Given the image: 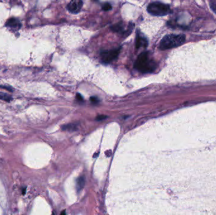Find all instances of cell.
<instances>
[{"label":"cell","instance_id":"cell-8","mask_svg":"<svg viewBox=\"0 0 216 215\" xmlns=\"http://www.w3.org/2000/svg\"><path fill=\"white\" fill-rule=\"evenodd\" d=\"M5 25L7 27L13 29V30H18L19 29L21 28L22 24L18 18H15V17H11V18H9L6 22Z\"/></svg>","mask_w":216,"mask_h":215},{"label":"cell","instance_id":"cell-11","mask_svg":"<svg viewBox=\"0 0 216 215\" xmlns=\"http://www.w3.org/2000/svg\"><path fill=\"white\" fill-rule=\"evenodd\" d=\"M111 8H112L111 5L110 3H105L103 7V10L104 11H109L111 9Z\"/></svg>","mask_w":216,"mask_h":215},{"label":"cell","instance_id":"cell-4","mask_svg":"<svg viewBox=\"0 0 216 215\" xmlns=\"http://www.w3.org/2000/svg\"><path fill=\"white\" fill-rule=\"evenodd\" d=\"M121 47L111 49V50L103 51L101 53L102 61L104 63H110L118 57L120 53Z\"/></svg>","mask_w":216,"mask_h":215},{"label":"cell","instance_id":"cell-13","mask_svg":"<svg viewBox=\"0 0 216 215\" xmlns=\"http://www.w3.org/2000/svg\"><path fill=\"white\" fill-rule=\"evenodd\" d=\"M0 87H1V88H4V89L10 91V92H13V90H12V88H11V87H10V86H1V85H0Z\"/></svg>","mask_w":216,"mask_h":215},{"label":"cell","instance_id":"cell-14","mask_svg":"<svg viewBox=\"0 0 216 215\" xmlns=\"http://www.w3.org/2000/svg\"><path fill=\"white\" fill-rule=\"evenodd\" d=\"M90 100H91L92 102H94V103H97L99 102L98 98L95 97H92L90 98Z\"/></svg>","mask_w":216,"mask_h":215},{"label":"cell","instance_id":"cell-3","mask_svg":"<svg viewBox=\"0 0 216 215\" xmlns=\"http://www.w3.org/2000/svg\"><path fill=\"white\" fill-rule=\"evenodd\" d=\"M147 11L154 16H164L171 13V8L168 5L154 2L148 6Z\"/></svg>","mask_w":216,"mask_h":215},{"label":"cell","instance_id":"cell-15","mask_svg":"<svg viewBox=\"0 0 216 215\" xmlns=\"http://www.w3.org/2000/svg\"><path fill=\"white\" fill-rule=\"evenodd\" d=\"M77 98H78V100H83V98H82V97H81V96L79 94H77Z\"/></svg>","mask_w":216,"mask_h":215},{"label":"cell","instance_id":"cell-17","mask_svg":"<svg viewBox=\"0 0 216 215\" xmlns=\"http://www.w3.org/2000/svg\"><path fill=\"white\" fill-rule=\"evenodd\" d=\"M65 214V211H64V212H63V213H61V214Z\"/></svg>","mask_w":216,"mask_h":215},{"label":"cell","instance_id":"cell-12","mask_svg":"<svg viewBox=\"0 0 216 215\" xmlns=\"http://www.w3.org/2000/svg\"><path fill=\"white\" fill-rule=\"evenodd\" d=\"M211 7L212 9V10L214 11V12L216 13V2L214 1H211Z\"/></svg>","mask_w":216,"mask_h":215},{"label":"cell","instance_id":"cell-2","mask_svg":"<svg viewBox=\"0 0 216 215\" xmlns=\"http://www.w3.org/2000/svg\"><path fill=\"white\" fill-rule=\"evenodd\" d=\"M185 35L171 34L166 36L160 42L159 47L161 50L172 49L180 46L185 41Z\"/></svg>","mask_w":216,"mask_h":215},{"label":"cell","instance_id":"cell-16","mask_svg":"<svg viewBox=\"0 0 216 215\" xmlns=\"http://www.w3.org/2000/svg\"><path fill=\"white\" fill-rule=\"evenodd\" d=\"M106 116H103V115L99 116V117H97V120H103V119H104V118H106Z\"/></svg>","mask_w":216,"mask_h":215},{"label":"cell","instance_id":"cell-9","mask_svg":"<svg viewBox=\"0 0 216 215\" xmlns=\"http://www.w3.org/2000/svg\"><path fill=\"white\" fill-rule=\"evenodd\" d=\"M85 182V179L84 176H81L77 180V190L81 191V189L84 187Z\"/></svg>","mask_w":216,"mask_h":215},{"label":"cell","instance_id":"cell-5","mask_svg":"<svg viewBox=\"0 0 216 215\" xmlns=\"http://www.w3.org/2000/svg\"><path fill=\"white\" fill-rule=\"evenodd\" d=\"M134 28V24L130 23L128 25V28L125 30V25L122 22H119L118 24H116L114 25H112L111 27V30L114 32H116L118 33H120L122 34L123 36H128L132 32V31L133 30V28Z\"/></svg>","mask_w":216,"mask_h":215},{"label":"cell","instance_id":"cell-6","mask_svg":"<svg viewBox=\"0 0 216 215\" xmlns=\"http://www.w3.org/2000/svg\"><path fill=\"white\" fill-rule=\"evenodd\" d=\"M82 0H72L67 6V9L70 13L77 14L80 11L81 8H82Z\"/></svg>","mask_w":216,"mask_h":215},{"label":"cell","instance_id":"cell-1","mask_svg":"<svg viewBox=\"0 0 216 215\" xmlns=\"http://www.w3.org/2000/svg\"><path fill=\"white\" fill-rule=\"evenodd\" d=\"M157 64L152 59L148 52H144L138 55L135 63V68L143 73H148L155 71Z\"/></svg>","mask_w":216,"mask_h":215},{"label":"cell","instance_id":"cell-10","mask_svg":"<svg viewBox=\"0 0 216 215\" xmlns=\"http://www.w3.org/2000/svg\"><path fill=\"white\" fill-rule=\"evenodd\" d=\"M0 99L7 102H10L11 100V97L8 95L5 94V93L0 92Z\"/></svg>","mask_w":216,"mask_h":215},{"label":"cell","instance_id":"cell-7","mask_svg":"<svg viewBox=\"0 0 216 215\" xmlns=\"http://www.w3.org/2000/svg\"><path fill=\"white\" fill-rule=\"evenodd\" d=\"M148 45V40L144 35L142 34L138 30L136 35L135 39V46L137 49L140 47H146Z\"/></svg>","mask_w":216,"mask_h":215}]
</instances>
